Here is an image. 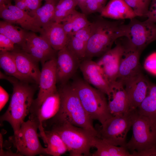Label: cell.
<instances>
[{"instance_id": "cell-1", "label": "cell", "mask_w": 156, "mask_h": 156, "mask_svg": "<svg viewBox=\"0 0 156 156\" xmlns=\"http://www.w3.org/2000/svg\"><path fill=\"white\" fill-rule=\"evenodd\" d=\"M100 16L91 23L85 59L100 57L112 49L118 38L126 36L127 25L123 20L110 21Z\"/></svg>"}, {"instance_id": "cell-2", "label": "cell", "mask_w": 156, "mask_h": 156, "mask_svg": "<svg viewBox=\"0 0 156 156\" xmlns=\"http://www.w3.org/2000/svg\"><path fill=\"white\" fill-rule=\"evenodd\" d=\"M1 79L7 80L13 86V93L9 107L0 117V123L8 122L13 128L14 135L18 132L26 117L30 113L33 103L35 90L28 82L21 81L12 76L2 73Z\"/></svg>"}, {"instance_id": "cell-3", "label": "cell", "mask_w": 156, "mask_h": 156, "mask_svg": "<svg viewBox=\"0 0 156 156\" xmlns=\"http://www.w3.org/2000/svg\"><path fill=\"white\" fill-rule=\"evenodd\" d=\"M61 85L57 89L60 97V107L53 118L66 121L90 131L98 137V132L94 127L93 120L83 107L72 84L68 83Z\"/></svg>"}, {"instance_id": "cell-4", "label": "cell", "mask_w": 156, "mask_h": 156, "mask_svg": "<svg viewBox=\"0 0 156 156\" xmlns=\"http://www.w3.org/2000/svg\"><path fill=\"white\" fill-rule=\"evenodd\" d=\"M45 121L50 122V124H42L50 125V128L45 130L53 131L59 135L66 146L70 156L92 155L90 150L96 136L91 132L66 121L52 118Z\"/></svg>"}, {"instance_id": "cell-5", "label": "cell", "mask_w": 156, "mask_h": 156, "mask_svg": "<svg viewBox=\"0 0 156 156\" xmlns=\"http://www.w3.org/2000/svg\"><path fill=\"white\" fill-rule=\"evenodd\" d=\"M131 116L133 134L125 147L133 156H147L156 149V125L136 109L131 111Z\"/></svg>"}, {"instance_id": "cell-6", "label": "cell", "mask_w": 156, "mask_h": 156, "mask_svg": "<svg viewBox=\"0 0 156 156\" xmlns=\"http://www.w3.org/2000/svg\"><path fill=\"white\" fill-rule=\"evenodd\" d=\"M71 84L83 107L92 120H97L102 124L112 116L105 93L81 79H75Z\"/></svg>"}, {"instance_id": "cell-7", "label": "cell", "mask_w": 156, "mask_h": 156, "mask_svg": "<svg viewBox=\"0 0 156 156\" xmlns=\"http://www.w3.org/2000/svg\"><path fill=\"white\" fill-rule=\"evenodd\" d=\"M40 125L37 121L29 119L21 124L18 133L9 138V142L21 156H34L47 155L45 148L40 142L37 130Z\"/></svg>"}, {"instance_id": "cell-8", "label": "cell", "mask_w": 156, "mask_h": 156, "mask_svg": "<svg viewBox=\"0 0 156 156\" xmlns=\"http://www.w3.org/2000/svg\"><path fill=\"white\" fill-rule=\"evenodd\" d=\"M131 111L106 120L97 130L98 138L113 145L125 147L127 135L132 126Z\"/></svg>"}, {"instance_id": "cell-9", "label": "cell", "mask_w": 156, "mask_h": 156, "mask_svg": "<svg viewBox=\"0 0 156 156\" xmlns=\"http://www.w3.org/2000/svg\"><path fill=\"white\" fill-rule=\"evenodd\" d=\"M125 37L129 45L142 51L156 40V24L147 20L142 22L133 18L127 25Z\"/></svg>"}, {"instance_id": "cell-10", "label": "cell", "mask_w": 156, "mask_h": 156, "mask_svg": "<svg viewBox=\"0 0 156 156\" xmlns=\"http://www.w3.org/2000/svg\"><path fill=\"white\" fill-rule=\"evenodd\" d=\"M57 57L49 60L42 64L39 82V89L38 96L34 99L31 107L29 116H33L46 98L57 90L56 66Z\"/></svg>"}, {"instance_id": "cell-11", "label": "cell", "mask_w": 156, "mask_h": 156, "mask_svg": "<svg viewBox=\"0 0 156 156\" xmlns=\"http://www.w3.org/2000/svg\"><path fill=\"white\" fill-rule=\"evenodd\" d=\"M22 49L36 61L41 62L42 64L49 60L56 58L57 51L43 38L33 31H27L25 43Z\"/></svg>"}, {"instance_id": "cell-12", "label": "cell", "mask_w": 156, "mask_h": 156, "mask_svg": "<svg viewBox=\"0 0 156 156\" xmlns=\"http://www.w3.org/2000/svg\"><path fill=\"white\" fill-rule=\"evenodd\" d=\"M149 81L141 71L121 81L127 94L131 110L136 109L145 98Z\"/></svg>"}, {"instance_id": "cell-13", "label": "cell", "mask_w": 156, "mask_h": 156, "mask_svg": "<svg viewBox=\"0 0 156 156\" xmlns=\"http://www.w3.org/2000/svg\"><path fill=\"white\" fill-rule=\"evenodd\" d=\"M108 104L112 116H121L132 111L127 93L122 83L116 80L110 83Z\"/></svg>"}, {"instance_id": "cell-14", "label": "cell", "mask_w": 156, "mask_h": 156, "mask_svg": "<svg viewBox=\"0 0 156 156\" xmlns=\"http://www.w3.org/2000/svg\"><path fill=\"white\" fill-rule=\"evenodd\" d=\"M0 16L4 21L18 24L27 31L39 33L42 31V28L38 25L33 17L11 3L0 6Z\"/></svg>"}, {"instance_id": "cell-15", "label": "cell", "mask_w": 156, "mask_h": 156, "mask_svg": "<svg viewBox=\"0 0 156 156\" xmlns=\"http://www.w3.org/2000/svg\"><path fill=\"white\" fill-rule=\"evenodd\" d=\"M56 74L57 82L68 83L75 75L81 62L65 46L57 54Z\"/></svg>"}, {"instance_id": "cell-16", "label": "cell", "mask_w": 156, "mask_h": 156, "mask_svg": "<svg viewBox=\"0 0 156 156\" xmlns=\"http://www.w3.org/2000/svg\"><path fill=\"white\" fill-rule=\"evenodd\" d=\"M79 68L86 81L105 94H108L110 83L96 62L85 59L81 61Z\"/></svg>"}, {"instance_id": "cell-17", "label": "cell", "mask_w": 156, "mask_h": 156, "mask_svg": "<svg viewBox=\"0 0 156 156\" xmlns=\"http://www.w3.org/2000/svg\"><path fill=\"white\" fill-rule=\"evenodd\" d=\"M125 49V45L118 43L96 62L110 83L117 79L119 65Z\"/></svg>"}, {"instance_id": "cell-18", "label": "cell", "mask_w": 156, "mask_h": 156, "mask_svg": "<svg viewBox=\"0 0 156 156\" xmlns=\"http://www.w3.org/2000/svg\"><path fill=\"white\" fill-rule=\"evenodd\" d=\"M141 51L127 44L119 65L117 80L122 81L142 71L139 58Z\"/></svg>"}, {"instance_id": "cell-19", "label": "cell", "mask_w": 156, "mask_h": 156, "mask_svg": "<svg viewBox=\"0 0 156 156\" xmlns=\"http://www.w3.org/2000/svg\"><path fill=\"white\" fill-rule=\"evenodd\" d=\"M11 52L19 73L29 82L39 85L41 71L38 62L22 50Z\"/></svg>"}, {"instance_id": "cell-20", "label": "cell", "mask_w": 156, "mask_h": 156, "mask_svg": "<svg viewBox=\"0 0 156 156\" xmlns=\"http://www.w3.org/2000/svg\"><path fill=\"white\" fill-rule=\"evenodd\" d=\"M60 105V97L57 90L46 98L36 113L29 116V119L38 122L40 124L38 129H41L43 128L42 122L53 118L57 114Z\"/></svg>"}, {"instance_id": "cell-21", "label": "cell", "mask_w": 156, "mask_h": 156, "mask_svg": "<svg viewBox=\"0 0 156 156\" xmlns=\"http://www.w3.org/2000/svg\"><path fill=\"white\" fill-rule=\"evenodd\" d=\"M40 36L45 40L55 51H58L66 45L68 36L61 23L52 22L42 28Z\"/></svg>"}, {"instance_id": "cell-22", "label": "cell", "mask_w": 156, "mask_h": 156, "mask_svg": "<svg viewBox=\"0 0 156 156\" xmlns=\"http://www.w3.org/2000/svg\"><path fill=\"white\" fill-rule=\"evenodd\" d=\"M100 16L118 20H131L137 16L124 0H110L100 13Z\"/></svg>"}, {"instance_id": "cell-23", "label": "cell", "mask_w": 156, "mask_h": 156, "mask_svg": "<svg viewBox=\"0 0 156 156\" xmlns=\"http://www.w3.org/2000/svg\"><path fill=\"white\" fill-rule=\"evenodd\" d=\"M91 25L67 36L66 47L81 61L85 58L86 44L90 34Z\"/></svg>"}, {"instance_id": "cell-24", "label": "cell", "mask_w": 156, "mask_h": 156, "mask_svg": "<svg viewBox=\"0 0 156 156\" xmlns=\"http://www.w3.org/2000/svg\"><path fill=\"white\" fill-rule=\"evenodd\" d=\"M46 145L45 150L47 155L60 156L67 151V147L59 135L55 131L44 129L43 132L39 135Z\"/></svg>"}, {"instance_id": "cell-25", "label": "cell", "mask_w": 156, "mask_h": 156, "mask_svg": "<svg viewBox=\"0 0 156 156\" xmlns=\"http://www.w3.org/2000/svg\"><path fill=\"white\" fill-rule=\"evenodd\" d=\"M140 114L146 117L156 125V84L150 81L146 95L136 109Z\"/></svg>"}, {"instance_id": "cell-26", "label": "cell", "mask_w": 156, "mask_h": 156, "mask_svg": "<svg viewBox=\"0 0 156 156\" xmlns=\"http://www.w3.org/2000/svg\"><path fill=\"white\" fill-rule=\"evenodd\" d=\"M61 23L67 36L73 34L91 24L85 14L75 9L65 18Z\"/></svg>"}, {"instance_id": "cell-27", "label": "cell", "mask_w": 156, "mask_h": 156, "mask_svg": "<svg viewBox=\"0 0 156 156\" xmlns=\"http://www.w3.org/2000/svg\"><path fill=\"white\" fill-rule=\"evenodd\" d=\"M58 0H48L36 11L28 13L33 17L41 28L54 22V18L56 5Z\"/></svg>"}, {"instance_id": "cell-28", "label": "cell", "mask_w": 156, "mask_h": 156, "mask_svg": "<svg viewBox=\"0 0 156 156\" xmlns=\"http://www.w3.org/2000/svg\"><path fill=\"white\" fill-rule=\"evenodd\" d=\"M93 147L96 150L92 156H133L125 147L113 145L96 137L93 140Z\"/></svg>"}, {"instance_id": "cell-29", "label": "cell", "mask_w": 156, "mask_h": 156, "mask_svg": "<svg viewBox=\"0 0 156 156\" xmlns=\"http://www.w3.org/2000/svg\"><path fill=\"white\" fill-rule=\"evenodd\" d=\"M27 31L23 29L18 28L12 24L5 21H0V34L8 38L21 49L25 43Z\"/></svg>"}, {"instance_id": "cell-30", "label": "cell", "mask_w": 156, "mask_h": 156, "mask_svg": "<svg viewBox=\"0 0 156 156\" xmlns=\"http://www.w3.org/2000/svg\"><path fill=\"white\" fill-rule=\"evenodd\" d=\"M0 66L1 68L9 75L22 81H29L18 72L13 56L10 51L0 52Z\"/></svg>"}, {"instance_id": "cell-31", "label": "cell", "mask_w": 156, "mask_h": 156, "mask_svg": "<svg viewBox=\"0 0 156 156\" xmlns=\"http://www.w3.org/2000/svg\"><path fill=\"white\" fill-rule=\"evenodd\" d=\"M77 0H58L56 5L54 18L55 22L60 23L78 5Z\"/></svg>"}, {"instance_id": "cell-32", "label": "cell", "mask_w": 156, "mask_h": 156, "mask_svg": "<svg viewBox=\"0 0 156 156\" xmlns=\"http://www.w3.org/2000/svg\"><path fill=\"white\" fill-rule=\"evenodd\" d=\"M78 5L86 15L96 12L100 13L105 7L101 0H85Z\"/></svg>"}, {"instance_id": "cell-33", "label": "cell", "mask_w": 156, "mask_h": 156, "mask_svg": "<svg viewBox=\"0 0 156 156\" xmlns=\"http://www.w3.org/2000/svg\"><path fill=\"white\" fill-rule=\"evenodd\" d=\"M15 5L28 13L34 12L41 6L40 0H14Z\"/></svg>"}, {"instance_id": "cell-34", "label": "cell", "mask_w": 156, "mask_h": 156, "mask_svg": "<svg viewBox=\"0 0 156 156\" xmlns=\"http://www.w3.org/2000/svg\"><path fill=\"white\" fill-rule=\"evenodd\" d=\"M15 44L10 39L0 34V52L12 51L14 49Z\"/></svg>"}, {"instance_id": "cell-35", "label": "cell", "mask_w": 156, "mask_h": 156, "mask_svg": "<svg viewBox=\"0 0 156 156\" xmlns=\"http://www.w3.org/2000/svg\"><path fill=\"white\" fill-rule=\"evenodd\" d=\"M144 66L147 71L156 75V52L152 53L147 57Z\"/></svg>"}, {"instance_id": "cell-36", "label": "cell", "mask_w": 156, "mask_h": 156, "mask_svg": "<svg viewBox=\"0 0 156 156\" xmlns=\"http://www.w3.org/2000/svg\"><path fill=\"white\" fill-rule=\"evenodd\" d=\"M146 15L147 20L156 23V0H151Z\"/></svg>"}, {"instance_id": "cell-37", "label": "cell", "mask_w": 156, "mask_h": 156, "mask_svg": "<svg viewBox=\"0 0 156 156\" xmlns=\"http://www.w3.org/2000/svg\"><path fill=\"white\" fill-rule=\"evenodd\" d=\"M9 95L6 91L1 86H0V110L2 109L7 102Z\"/></svg>"}, {"instance_id": "cell-38", "label": "cell", "mask_w": 156, "mask_h": 156, "mask_svg": "<svg viewBox=\"0 0 156 156\" xmlns=\"http://www.w3.org/2000/svg\"><path fill=\"white\" fill-rule=\"evenodd\" d=\"M134 1L142 8L146 17L151 0H134Z\"/></svg>"}, {"instance_id": "cell-39", "label": "cell", "mask_w": 156, "mask_h": 156, "mask_svg": "<svg viewBox=\"0 0 156 156\" xmlns=\"http://www.w3.org/2000/svg\"><path fill=\"white\" fill-rule=\"evenodd\" d=\"M12 0H0V6L8 5L11 3Z\"/></svg>"}, {"instance_id": "cell-40", "label": "cell", "mask_w": 156, "mask_h": 156, "mask_svg": "<svg viewBox=\"0 0 156 156\" xmlns=\"http://www.w3.org/2000/svg\"><path fill=\"white\" fill-rule=\"evenodd\" d=\"M78 1V5L84 2L85 0H77Z\"/></svg>"}, {"instance_id": "cell-41", "label": "cell", "mask_w": 156, "mask_h": 156, "mask_svg": "<svg viewBox=\"0 0 156 156\" xmlns=\"http://www.w3.org/2000/svg\"><path fill=\"white\" fill-rule=\"evenodd\" d=\"M40 0L41 1H42V0ZM45 0V1H48V0Z\"/></svg>"}]
</instances>
